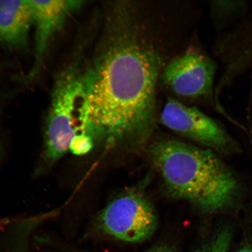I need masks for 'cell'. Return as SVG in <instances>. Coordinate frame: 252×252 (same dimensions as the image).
Returning <instances> with one entry per match:
<instances>
[{
    "mask_svg": "<svg viewBox=\"0 0 252 252\" xmlns=\"http://www.w3.org/2000/svg\"><path fill=\"white\" fill-rule=\"evenodd\" d=\"M109 6L103 38L83 74L81 130L108 145L141 144L154 130L157 87L167 62L143 6L127 1Z\"/></svg>",
    "mask_w": 252,
    "mask_h": 252,
    "instance_id": "1",
    "label": "cell"
},
{
    "mask_svg": "<svg viewBox=\"0 0 252 252\" xmlns=\"http://www.w3.org/2000/svg\"><path fill=\"white\" fill-rule=\"evenodd\" d=\"M149 155L169 193L201 213H218L237 201V179L212 150L164 140L151 144Z\"/></svg>",
    "mask_w": 252,
    "mask_h": 252,
    "instance_id": "2",
    "label": "cell"
},
{
    "mask_svg": "<svg viewBox=\"0 0 252 252\" xmlns=\"http://www.w3.org/2000/svg\"><path fill=\"white\" fill-rule=\"evenodd\" d=\"M86 108L83 74L73 64L61 72L53 88L45 132L43 159L47 164L67 153L72 140L81 131Z\"/></svg>",
    "mask_w": 252,
    "mask_h": 252,
    "instance_id": "3",
    "label": "cell"
},
{
    "mask_svg": "<svg viewBox=\"0 0 252 252\" xmlns=\"http://www.w3.org/2000/svg\"><path fill=\"white\" fill-rule=\"evenodd\" d=\"M97 222L104 234L128 243H140L156 232L158 218L155 208L146 197L129 193L107 205Z\"/></svg>",
    "mask_w": 252,
    "mask_h": 252,
    "instance_id": "4",
    "label": "cell"
},
{
    "mask_svg": "<svg viewBox=\"0 0 252 252\" xmlns=\"http://www.w3.org/2000/svg\"><path fill=\"white\" fill-rule=\"evenodd\" d=\"M160 122L169 130L207 149L226 153L238 150L235 141L218 123L196 107L172 97L163 106Z\"/></svg>",
    "mask_w": 252,
    "mask_h": 252,
    "instance_id": "5",
    "label": "cell"
},
{
    "mask_svg": "<svg viewBox=\"0 0 252 252\" xmlns=\"http://www.w3.org/2000/svg\"><path fill=\"white\" fill-rule=\"evenodd\" d=\"M215 72V63L209 56L190 48L166 63L160 83L181 98H201L212 94Z\"/></svg>",
    "mask_w": 252,
    "mask_h": 252,
    "instance_id": "6",
    "label": "cell"
},
{
    "mask_svg": "<svg viewBox=\"0 0 252 252\" xmlns=\"http://www.w3.org/2000/svg\"><path fill=\"white\" fill-rule=\"evenodd\" d=\"M34 27V62L29 77L35 76L40 70L51 40L61 31L66 21L83 5L84 1H30Z\"/></svg>",
    "mask_w": 252,
    "mask_h": 252,
    "instance_id": "7",
    "label": "cell"
},
{
    "mask_svg": "<svg viewBox=\"0 0 252 252\" xmlns=\"http://www.w3.org/2000/svg\"><path fill=\"white\" fill-rule=\"evenodd\" d=\"M219 53L225 64L224 84L238 75L252 70V17L239 25L220 41Z\"/></svg>",
    "mask_w": 252,
    "mask_h": 252,
    "instance_id": "8",
    "label": "cell"
},
{
    "mask_svg": "<svg viewBox=\"0 0 252 252\" xmlns=\"http://www.w3.org/2000/svg\"><path fill=\"white\" fill-rule=\"evenodd\" d=\"M33 27L30 1H0V47L27 48Z\"/></svg>",
    "mask_w": 252,
    "mask_h": 252,
    "instance_id": "9",
    "label": "cell"
},
{
    "mask_svg": "<svg viewBox=\"0 0 252 252\" xmlns=\"http://www.w3.org/2000/svg\"><path fill=\"white\" fill-rule=\"evenodd\" d=\"M231 239V229L224 226L220 229L210 243L195 252H228Z\"/></svg>",
    "mask_w": 252,
    "mask_h": 252,
    "instance_id": "10",
    "label": "cell"
},
{
    "mask_svg": "<svg viewBox=\"0 0 252 252\" xmlns=\"http://www.w3.org/2000/svg\"><path fill=\"white\" fill-rule=\"evenodd\" d=\"M94 143L90 135L81 131L72 140L69 150L74 155L83 156L93 149Z\"/></svg>",
    "mask_w": 252,
    "mask_h": 252,
    "instance_id": "11",
    "label": "cell"
},
{
    "mask_svg": "<svg viewBox=\"0 0 252 252\" xmlns=\"http://www.w3.org/2000/svg\"><path fill=\"white\" fill-rule=\"evenodd\" d=\"M63 252H86L84 251L80 250V249L76 248L65 247L63 248ZM147 252H176V251L172 247L168 245H159L156 246L153 248H151L149 251Z\"/></svg>",
    "mask_w": 252,
    "mask_h": 252,
    "instance_id": "12",
    "label": "cell"
},
{
    "mask_svg": "<svg viewBox=\"0 0 252 252\" xmlns=\"http://www.w3.org/2000/svg\"><path fill=\"white\" fill-rule=\"evenodd\" d=\"M234 252H252V244L244 245V247Z\"/></svg>",
    "mask_w": 252,
    "mask_h": 252,
    "instance_id": "13",
    "label": "cell"
},
{
    "mask_svg": "<svg viewBox=\"0 0 252 252\" xmlns=\"http://www.w3.org/2000/svg\"><path fill=\"white\" fill-rule=\"evenodd\" d=\"M10 223V220H0V229L4 227L6 225Z\"/></svg>",
    "mask_w": 252,
    "mask_h": 252,
    "instance_id": "14",
    "label": "cell"
}]
</instances>
